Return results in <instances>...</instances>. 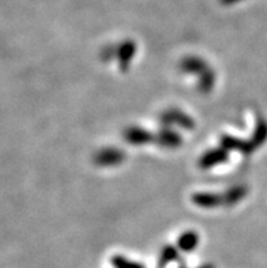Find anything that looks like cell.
I'll return each mask as SVG.
<instances>
[{
    "label": "cell",
    "mask_w": 267,
    "mask_h": 268,
    "mask_svg": "<svg viewBox=\"0 0 267 268\" xmlns=\"http://www.w3.org/2000/svg\"><path fill=\"white\" fill-rule=\"evenodd\" d=\"M226 159V154L222 151V150H213V151H208L200 159V165L203 168H210L215 163H219L221 161H225Z\"/></svg>",
    "instance_id": "cell-1"
},
{
    "label": "cell",
    "mask_w": 267,
    "mask_h": 268,
    "mask_svg": "<svg viewBox=\"0 0 267 268\" xmlns=\"http://www.w3.org/2000/svg\"><path fill=\"white\" fill-rule=\"evenodd\" d=\"M194 201L198 203L199 205H202V207H214V205L218 203L219 199L211 194H200L194 196Z\"/></svg>",
    "instance_id": "cell-2"
},
{
    "label": "cell",
    "mask_w": 267,
    "mask_h": 268,
    "mask_svg": "<svg viewBox=\"0 0 267 268\" xmlns=\"http://www.w3.org/2000/svg\"><path fill=\"white\" fill-rule=\"evenodd\" d=\"M197 244H198V237L194 233H186L179 240V245L183 248V251H191Z\"/></svg>",
    "instance_id": "cell-3"
},
{
    "label": "cell",
    "mask_w": 267,
    "mask_h": 268,
    "mask_svg": "<svg viewBox=\"0 0 267 268\" xmlns=\"http://www.w3.org/2000/svg\"><path fill=\"white\" fill-rule=\"evenodd\" d=\"M127 139L131 143H144L150 139L149 134L142 130H130L127 132Z\"/></svg>",
    "instance_id": "cell-4"
},
{
    "label": "cell",
    "mask_w": 267,
    "mask_h": 268,
    "mask_svg": "<svg viewBox=\"0 0 267 268\" xmlns=\"http://www.w3.org/2000/svg\"><path fill=\"white\" fill-rule=\"evenodd\" d=\"M122 158V154L119 153L118 150H109V151H104V153L100 154V163H116L119 162V159Z\"/></svg>",
    "instance_id": "cell-5"
},
{
    "label": "cell",
    "mask_w": 267,
    "mask_h": 268,
    "mask_svg": "<svg viewBox=\"0 0 267 268\" xmlns=\"http://www.w3.org/2000/svg\"><path fill=\"white\" fill-rule=\"evenodd\" d=\"M161 139H162V143L166 144V146H176L179 140H180V137L177 136L176 134H173V132H162L161 134Z\"/></svg>",
    "instance_id": "cell-6"
},
{
    "label": "cell",
    "mask_w": 267,
    "mask_h": 268,
    "mask_svg": "<svg viewBox=\"0 0 267 268\" xmlns=\"http://www.w3.org/2000/svg\"><path fill=\"white\" fill-rule=\"evenodd\" d=\"M120 52L119 53V58H122V62H124V63H127L130 59L133 58L134 55V45L133 44H124L123 47H122V49H120Z\"/></svg>",
    "instance_id": "cell-7"
}]
</instances>
